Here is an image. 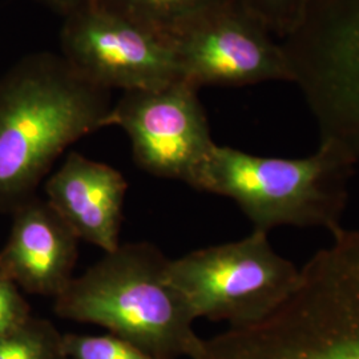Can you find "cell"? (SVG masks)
<instances>
[{
    "instance_id": "cell-1",
    "label": "cell",
    "mask_w": 359,
    "mask_h": 359,
    "mask_svg": "<svg viewBox=\"0 0 359 359\" xmlns=\"http://www.w3.org/2000/svg\"><path fill=\"white\" fill-rule=\"evenodd\" d=\"M111 108V90L80 76L60 53H29L0 75V215L36 197L55 161L103 129Z\"/></svg>"
},
{
    "instance_id": "cell-2",
    "label": "cell",
    "mask_w": 359,
    "mask_h": 359,
    "mask_svg": "<svg viewBox=\"0 0 359 359\" xmlns=\"http://www.w3.org/2000/svg\"><path fill=\"white\" fill-rule=\"evenodd\" d=\"M191 359H359V229L333 233L268 317L201 338Z\"/></svg>"
},
{
    "instance_id": "cell-3",
    "label": "cell",
    "mask_w": 359,
    "mask_h": 359,
    "mask_svg": "<svg viewBox=\"0 0 359 359\" xmlns=\"http://www.w3.org/2000/svg\"><path fill=\"white\" fill-rule=\"evenodd\" d=\"M154 244H121L74 277L53 302L57 317L99 325L157 359L191 358L201 338L196 317Z\"/></svg>"
},
{
    "instance_id": "cell-4",
    "label": "cell",
    "mask_w": 359,
    "mask_h": 359,
    "mask_svg": "<svg viewBox=\"0 0 359 359\" xmlns=\"http://www.w3.org/2000/svg\"><path fill=\"white\" fill-rule=\"evenodd\" d=\"M354 167L330 142L301 158L257 156L216 144L193 188L233 200L253 231L299 226L333 234L342 228Z\"/></svg>"
},
{
    "instance_id": "cell-5",
    "label": "cell",
    "mask_w": 359,
    "mask_h": 359,
    "mask_svg": "<svg viewBox=\"0 0 359 359\" xmlns=\"http://www.w3.org/2000/svg\"><path fill=\"white\" fill-rule=\"evenodd\" d=\"M269 233L253 231L238 241L169 259L168 276L197 318L231 327L261 321L292 293L299 268L278 255Z\"/></svg>"
},
{
    "instance_id": "cell-6",
    "label": "cell",
    "mask_w": 359,
    "mask_h": 359,
    "mask_svg": "<svg viewBox=\"0 0 359 359\" xmlns=\"http://www.w3.org/2000/svg\"><path fill=\"white\" fill-rule=\"evenodd\" d=\"M180 75L197 90L292 81L283 44L238 0H217L169 39Z\"/></svg>"
},
{
    "instance_id": "cell-7",
    "label": "cell",
    "mask_w": 359,
    "mask_h": 359,
    "mask_svg": "<svg viewBox=\"0 0 359 359\" xmlns=\"http://www.w3.org/2000/svg\"><path fill=\"white\" fill-rule=\"evenodd\" d=\"M198 90L179 80L156 90L123 92L104 128L118 127L127 133L135 163L142 170L193 188L216 147Z\"/></svg>"
},
{
    "instance_id": "cell-8",
    "label": "cell",
    "mask_w": 359,
    "mask_h": 359,
    "mask_svg": "<svg viewBox=\"0 0 359 359\" xmlns=\"http://www.w3.org/2000/svg\"><path fill=\"white\" fill-rule=\"evenodd\" d=\"M60 55L104 90H156L182 80L168 39L92 1L63 18Z\"/></svg>"
},
{
    "instance_id": "cell-9",
    "label": "cell",
    "mask_w": 359,
    "mask_h": 359,
    "mask_svg": "<svg viewBox=\"0 0 359 359\" xmlns=\"http://www.w3.org/2000/svg\"><path fill=\"white\" fill-rule=\"evenodd\" d=\"M79 238L47 200L34 197L13 213L0 249V274L28 294L52 297L74 278Z\"/></svg>"
},
{
    "instance_id": "cell-10",
    "label": "cell",
    "mask_w": 359,
    "mask_h": 359,
    "mask_svg": "<svg viewBox=\"0 0 359 359\" xmlns=\"http://www.w3.org/2000/svg\"><path fill=\"white\" fill-rule=\"evenodd\" d=\"M50 205L62 216L79 240L104 253L120 243L128 181L116 168L71 152L44 182Z\"/></svg>"
},
{
    "instance_id": "cell-11",
    "label": "cell",
    "mask_w": 359,
    "mask_h": 359,
    "mask_svg": "<svg viewBox=\"0 0 359 359\" xmlns=\"http://www.w3.org/2000/svg\"><path fill=\"white\" fill-rule=\"evenodd\" d=\"M215 1L217 0H95L104 8L123 15L168 40Z\"/></svg>"
},
{
    "instance_id": "cell-12",
    "label": "cell",
    "mask_w": 359,
    "mask_h": 359,
    "mask_svg": "<svg viewBox=\"0 0 359 359\" xmlns=\"http://www.w3.org/2000/svg\"><path fill=\"white\" fill-rule=\"evenodd\" d=\"M62 338L51 322L29 317L0 339V359H67Z\"/></svg>"
},
{
    "instance_id": "cell-13",
    "label": "cell",
    "mask_w": 359,
    "mask_h": 359,
    "mask_svg": "<svg viewBox=\"0 0 359 359\" xmlns=\"http://www.w3.org/2000/svg\"><path fill=\"white\" fill-rule=\"evenodd\" d=\"M62 348L67 359H157L142 347L115 334H63Z\"/></svg>"
},
{
    "instance_id": "cell-14",
    "label": "cell",
    "mask_w": 359,
    "mask_h": 359,
    "mask_svg": "<svg viewBox=\"0 0 359 359\" xmlns=\"http://www.w3.org/2000/svg\"><path fill=\"white\" fill-rule=\"evenodd\" d=\"M246 10L269 29L271 35L285 39L305 11L309 0H238Z\"/></svg>"
},
{
    "instance_id": "cell-15",
    "label": "cell",
    "mask_w": 359,
    "mask_h": 359,
    "mask_svg": "<svg viewBox=\"0 0 359 359\" xmlns=\"http://www.w3.org/2000/svg\"><path fill=\"white\" fill-rule=\"evenodd\" d=\"M32 317L31 306L23 292L0 274V339L13 333Z\"/></svg>"
},
{
    "instance_id": "cell-16",
    "label": "cell",
    "mask_w": 359,
    "mask_h": 359,
    "mask_svg": "<svg viewBox=\"0 0 359 359\" xmlns=\"http://www.w3.org/2000/svg\"><path fill=\"white\" fill-rule=\"evenodd\" d=\"M36 1L41 6H44L46 8L51 10L52 13H59L65 18L79 8L88 6L95 0H36Z\"/></svg>"
},
{
    "instance_id": "cell-17",
    "label": "cell",
    "mask_w": 359,
    "mask_h": 359,
    "mask_svg": "<svg viewBox=\"0 0 359 359\" xmlns=\"http://www.w3.org/2000/svg\"><path fill=\"white\" fill-rule=\"evenodd\" d=\"M338 4L344 8L345 13L359 19V0H338Z\"/></svg>"
}]
</instances>
